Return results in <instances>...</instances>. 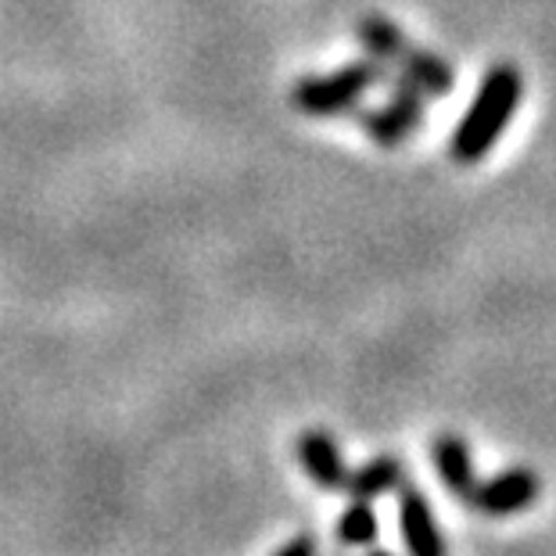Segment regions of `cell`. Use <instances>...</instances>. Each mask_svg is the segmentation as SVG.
Returning a JSON list of instances; mask_svg holds the SVG:
<instances>
[{
    "label": "cell",
    "mask_w": 556,
    "mask_h": 556,
    "mask_svg": "<svg viewBox=\"0 0 556 556\" xmlns=\"http://www.w3.org/2000/svg\"><path fill=\"white\" fill-rule=\"evenodd\" d=\"M377 531H381V525H377V514H374L370 500H352L349 510L338 517V542L341 546H352V549L374 546Z\"/></svg>",
    "instance_id": "11"
},
{
    "label": "cell",
    "mask_w": 556,
    "mask_h": 556,
    "mask_svg": "<svg viewBox=\"0 0 556 556\" xmlns=\"http://www.w3.org/2000/svg\"><path fill=\"white\" fill-rule=\"evenodd\" d=\"M539 492H542V481L535 470L510 467V470H500V475L489 481H478L467 503L489 517H510V514L528 510V506L539 500Z\"/></svg>",
    "instance_id": "4"
},
{
    "label": "cell",
    "mask_w": 556,
    "mask_h": 556,
    "mask_svg": "<svg viewBox=\"0 0 556 556\" xmlns=\"http://www.w3.org/2000/svg\"><path fill=\"white\" fill-rule=\"evenodd\" d=\"M366 556H392V553H384V549H370V553H366Z\"/></svg>",
    "instance_id": "13"
},
{
    "label": "cell",
    "mask_w": 556,
    "mask_h": 556,
    "mask_svg": "<svg viewBox=\"0 0 556 556\" xmlns=\"http://www.w3.org/2000/svg\"><path fill=\"white\" fill-rule=\"evenodd\" d=\"M299 464L309 470V478L324 492H338L341 484H345V475H349L334 438L324 434V431H305L299 438Z\"/></svg>",
    "instance_id": "7"
},
{
    "label": "cell",
    "mask_w": 556,
    "mask_h": 556,
    "mask_svg": "<svg viewBox=\"0 0 556 556\" xmlns=\"http://www.w3.org/2000/svg\"><path fill=\"white\" fill-rule=\"evenodd\" d=\"M520 98H525V76H520V68L514 62L492 65L484 73L470 109L459 119L453 140H448V155L459 165H478L500 144L503 129L514 123Z\"/></svg>",
    "instance_id": "1"
},
{
    "label": "cell",
    "mask_w": 556,
    "mask_h": 556,
    "mask_svg": "<svg viewBox=\"0 0 556 556\" xmlns=\"http://www.w3.org/2000/svg\"><path fill=\"white\" fill-rule=\"evenodd\" d=\"M384 76H388L384 65L377 58H366V62H352L345 68H338V73L299 79L291 90V104L294 112L313 115V119H334V115L356 112L359 101L377 83H384Z\"/></svg>",
    "instance_id": "2"
},
{
    "label": "cell",
    "mask_w": 556,
    "mask_h": 556,
    "mask_svg": "<svg viewBox=\"0 0 556 556\" xmlns=\"http://www.w3.org/2000/svg\"><path fill=\"white\" fill-rule=\"evenodd\" d=\"M395 65H399V79L413 83L424 98H445V93H453V87H456L453 65H448L445 58H438L434 51H424L417 43L402 47Z\"/></svg>",
    "instance_id": "6"
},
{
    "label": "cell",
    "mask_w": 556,
    "mask_h": 556,
    "mask_svg": "<svg viewBox=\"0 0 556 556\" xmlns=\"http://www.w3.org/2000/svg\"><path fill=\"white\" fill-rule=\"evenodd\" d=\"M274 556H316V539L313 535H299V539H291L288 546H283L280 553Z\"/></svg>",
    "instance_id": "12"
},
{
    "label": "cell",
    "mask_w": 556,
    "mask_h": 556,
    "mask_svg": "<svg viewBox=\"0 0 556 556\" xmlns=\"http://www.w3.org/2000/svg\"><path fill=\"white\" fill-rule=\"evenodd\" d=\"M356 37L359 43L370 51V58H377L381 65H395V58L402 54V47H406V33H402L392 18H384V15H366L359 18V26H356Z\"/></svg>",
    "instance_id": "10"
},
{
    "label": "cell",
    "mask_w": 556,
    "mask_h": 556,
    "mask_svg": "<svg viewBox=\"0 0 556 556\" xmlns=\"http://www.w3.org/2000/svg\"><path fill=\"white\" fill-rule=\"evenodd\" d=\"M399 528H402V542H406L409 556H445L442 531H438L431 503H428V495H424L420 489H402V495H399Z\"/></svg>",
    "instance_id": "5"
},
{
    "label": "cell",
    "mask_w": 556,
    "mask_h": 556,
    "mask_svg": "<svg viewBox=\"0 0 556 556\" xmlns=\"http://www.w3.org/2000/svg\"><path fill=\"white\" fill-rule=\"evenodd\" d=\"M402 475H406V470H402L395 456H377L370 464H363L359 470H349L341 492H349L352 500H377V495L399 489Z\"/></svg>",
    "instance_id": "9"
},
{
    "label": "cell",
    "mask_w": 556,
    "mask_h": 556,
    "mask_svg": "<svg viewBox=\"0 0 556 556\" xmlns=\"http://www.w3.org/2000/svg\"><path fill=\"white\" fill-rule=\"evenodd\" d=\"M424 115H428V98L413 87V83L399 79L395 76V90L377 112H366L363 115V129L374 144L381 148H399L406 144L413 137V129L424 126Z\"/></svg>",
    "instance_id": "3"
},
{
    "label": "cell",
    "mask_w": 556,
    "mask_h": 556,
    "mask_svg": "<svg viewBox=\"0 0 556 556\" xmlns=\"http://www.w3.org/2000/svg\"><path fill=\"white\" fill-rule=\"evenodd\" d=\"M434 456V470L442 484L459 500H470V492H475V459H470V448L459 434H442L431 448Z\"/></svg>",
    "instance_id": "8"
}]
</instances>
